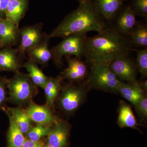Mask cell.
Masks as SVG:
<instances>
[{"instance_id":"e0dca14e","label":"cell","mask_w":147,"mask_h":147,"mask_svg":"<svg viewBox=\"0 0 147 147\" xmlns=\"http://www.w3.org/2000/svg\"><path fill=\"white\" fill-rule=\"evenodd\" d=\"M118 112L117 123L121 128H137L139 124L131 107L127 103L121 100L119 102Z\"/></svg>"},{"instance_id":"52a82bcc","label":"cell","mask_w":147,"mask_h":147,"mask_svg":"<svg viewBox=\"0 0 147 147\" xmlns=\"http://www.w3.org/2000/svg\"><path fill=\"white\" fill-rule=\"evenodd\" d=\"M110 69L121 82L137 83V65L128 56L116 59L109 64Z\"/></svg>"},{"instance_id":"83f0119b","label":"cell","mask_w":147,"mask_h":147,"mask_svg":"<svg viewBox=\"0 0 147 147\" xmlns=\"http://www.w3.org/2000/svg\"><path fill=\"white\" fill-rule=\"evenodd\" d=\"M133 7L134 9L133 10L136 15L146 17L147 0H134Z\"/></svg>"},{"instance_id":"d590c367","label":"cell","mask_w":147,"mask_h":147,"mask_svg":"<svg viewBox=\"0 0 147 147\" xmlns=\"http://www.w3.org/2000/svg\"><path fill=\"white\" fill-rule=\"evenodd\" d=\"M1 71V69H0V71Z\"/></svg>"},{"instance_id":"ba28073f","label":"cell","mask_w":147,"mask_h":147,"mask_svg":"<svg viewBox=\"0 0 147 147\" xmlns=\"http://www.w3.org/2000/svg\"><path fill=\"white\" fill-rule=\"evenodd\" d=\"M24 110L32 121L36 124L52 127L58 120L47 105H37L32 100Z\"/></svg>"},{"instance_id":"7c38bea8","label":"cell","mask_w":147,"mask_h":147,"mask_svg":"<svg viewBox=\"0 0 147 147\" xmlns=\"http://www.w3.org/2000/svg\"><path fill=\"white\" fill-rule=\"evenodd\" d=\"M136 17L133 9L130 7H125L119 13L115 28L120 34L128 36L137 24Z\"/></svg>"},{"instance_id":"9a60e30c","label":"cell","mask_w":147,"mask_h":147,"mask_svg":"<svg viewBox=\"0 0 147 147\" xmlns=\"http://www.w3.org/2000/svg\"><path fill=\"white\" fill-rule=\"evenodd\" d=\"M62 79L61 76L56 78L49 77L43 89L45 92L46 105L50 109L54 108L55 101L62 89Z\"/></svg>"},{"instance_id":"836d02e7","label":"cell","mask_w":147,"mask_h":147,"mask_svg":"<svg viewBox=\"0 0 147 147\" xmlns=\"http://www.w3.org/2000/svg\"><path fill=\"white\" fill-rule=\"evenodd\" d=\"M42 147H54L53 146H51V145H50L48 144H47L46 145H43V146Z\"/></svg>"},{"instance_id":"4316f807","label":"cell","mask_w":147,"mask_h":147,"mask_svg":"<svg viewBox=\"0 0 147 147\" xmlns=\"http://www.w3.org/2000/svg\"><path fill=\"white\" fill-rule=\"evenodd\" d=\"M140 120L143 121L147 119V95L144 93L141 99L134 107Z\"/></svg>"},{"instance_id":"30bf717a","label":"cell","mask_w":147,"mask_h":147,"mask_svg":"<svg viewBox=\"0 0 147 147\" xmlns=\"http://www.w3.org/2000/svg\"><path fill=\"white\" fill-rule=\"evenodd\" d=\"M68 66L62 72L61 77L62 79L71 82H81L86 76L88 67L86 64L80 59L67 57Z\"/></svg>"},{"instance_id":"484cf974","label":"cell","mask_w":147,"mask_h":147,"mask_svg":"<svg viewBox=\"0 0 147 147\" xmlns=\"http://www.w3.org/2000/svg\"><path fill=\"white\" fill-rule=\"evenodd\" d=\"M137 67L143 78L147 76V49L143 48L137 51Z\"/></svg>"},{"instance_id":"4fadbf2b","label":"cell","mask_w":147,"mask_h":147,"mask_svg":"<svg viewBox=\"0 0 147 147\" xmlns=\"http://www.w3.org/2000/svg\"><path fill=\"white\" fill-rule=\"evenodd\" d=\"M93 2L99 15L105 20L111 21L120 10L123 0H94Z\"/></svg>"},{"instance_id":"1f68e13d","label":"cell","mask_w":147,"mask_h":147,"mask_svg":"<svg viewBox=\"0 0 147 147\" xmlns=\"http://www.w3.org/2000/svg\"><path fill=\"white\" fill-rule=\"evenodd\" d=\"M138 85L141 89L143 91L146 92L147 91V81L145 80L144 82H138Z\"/></svg>"},{"instance_id":"3957f363","label":"cell","mask_w":147,"mask_h":147,"mask_svg":"<svg viewBox=\"0 0 147 147\" xmlns=\"http://www.w3.org/2000/svg\"><path fill=\"white\" fill-rule=\"evenodd\" d=\"M6 87L9 91L8 100L18 105H22L32 101L37 92L28 74L18 71L14 76L6 79Z\"/></svg>"},{"instance_id":"5b68a950","label":"cell","mask_w":147,"mask_h":147,"mask_svg":"<svg viewBox=\"0 0 147 147\" xmlns=\"http://www.w3.org/2000/svg\"><path fill=\"white\" fill-rule=\"evenodd\" d=\"M88 88L86 82L79 86L69 84L63 87L57 98L61 110L69 115L75 113L86 100Z\"/></svg>"},{"instance_id":"5bb4252c","label":"cell","mask_w":147,"mask_h":147,"mask_svg":"<svg viewBox=\"0 0 147 147\" xmlns=\"http://www.w3.org/2000/svg\"><path fill=\"white\" fill-rule=\"evenodd\" d=\"M19 36L18 26L5 18H0V42L1 45L14 44Z\"/></svg>"},{"instance_id":"7402d4cb","label":"cell","mask_w":147,"mask_h":147,"mask_svg":"<svg viewBox=\"0 0 147 147\" xmlns=\"http://www.w3.org/2000/svg\"><path fill=\"white\" fill-rule=\"evenodd\" d=\"M6 110L13 117L14 121L24 134H26L32 126V121L25 110L21 108H7Z\"/></svg>"},{"instance_id":"e575fe53","label":"cell","mask_w":147,"mask_h":147,"mask_svg":"<svg viewBox=\"0 0 147 147\" xmlns=\"http://www.w3.org/2000/svg\"><path fill=\"white\" fill-rule=\"evenodd\" d=\"M0 46H1V42H0Z\"/></svg>"},{"instance_id":"cb8c5ba5","label":"cell","mask_w":147,"mask_h":147,"mask_svg":"<svg viewBox=\"0 0 147 147\" xmlns=\"http://www.w3.org/2000/svg\"><path fill=\"white\" fill-rule=\"evenodd\" d=\"M131 45L135 47L144 48L147 46V26L144 23H138L128 36Z\"/></svg>"},{"instance_id":"8992f818","label":"cell","mask_w":147,"mask_h":147,"mask_svg":"<svg viewBox=\"0 0 147 147\" xmlns=\"http://www.w3.org/2000/svg\"><path fill=\"white\" fill-rule=\"evenodd\" d=\"M86 34H74L65 38V39L51 50L52 57L58 65L62 64L64 56H75L81 59L85 54Z\"/></svg>"},{"instance_id":"d4e9b609","label":"cell","mask_w":147,"mask_h":147,"mask_svg":"<svg viewBox=\"0 0 147 147\" xmlns=\"http://www.w3.org/2000/svg\"><path fill=\"white\" fill-rule=\"evenodd\" d=\"M52 127L41 124H36L35 126H32L26 134L27 139L34 142H39L42 137L49 135Z\"/></svg>"},{"instance_id":"f546056e","label":"cell","mask_w":147,"mask_h":147,"mask_svg":"<svg viewBox=\"0 0 147 147\" xmlns=\"http://www.w3.org/2000/svg\"><path fill=\"white\" fill-rule=\"evenodd\" d=\"M10 0H0V18H5L6 9Z\"/></svg>"},{"instance_id":"4dcf8cb0","label":"cell","mask_w":147,"mask_h":147,"mask_svg":"<svg viewBox=\"0 0 147 147\" xmlns=\"http://www.w3.org/2000/svg\"><path fill=\"white\" fill-rule=\"evenodd\" d=\"M43 145L44 144L40 141L34 142L26 139L24 144L21 147H42Z\"/></svg>"},{"instance_id":"7a4b0ae2","label":"cell","mask_w":147,"mask_h":147,"mask_svg":"<svg viewBox=\"0 0 147 147\" xmlns=\"http://www.w3.org/2000/svg\"><path fill=\"white\" fill-rule=\"evenodd\" d=\"M106 28L102 17L96 10L92 1L80 3L79 7L66 16L49 37H66L74 34L99 33Z\"/></svg>"},{"instance_id":"ac0fdd59","label":"cell","mask_w":147,"mask_h":147,"mask_svg":"<svg viewBox=\"0 0 147 147\" xmlns=\"http://www.w3.org/2000/svg\"><path fill=\"white\" fill-rule=\"evenodd\" d=\"M49 38L48 36L45 40H41L38 45L27 51L31 60L41 64H46L50 61L52 58V54L48 47Z\"/></svg>"},{"instance_id":"f1b7e54d","label":"cell","mask_w":147,"mask_h":147,"mask_svg":"<svg viewBox=\"0 0 147 147\" xmlns=\"http://www.w3.org/2000/svg\"><path fill=\"white\" fill-rule=\"evenodd\" d=\"M6 88V79H0V110L6 108L8 100Z\"/></svg>"},{"instance_id":"603a6c76","label":"cell","mask_w":147,"mask_h":147,"mask_svg":"<svg viewBox=\"0 0 147 147\" xmlns=\"http://www.w3.org/2000/svg\"><path fill=\"white\" fill-rule=\"evenodd\" d=\"M24 67L28 72V74L34 84L37 87L44 88L49 77L40 70L36 63L30 59L24 64Z\"/></svg>"},{"instance_id":"277c9868","label":"cell","mask_w":147,"mask_h":147,"mask_svg":"<svg viewBox=\"0 0 147 147\" xmlns=\"http://www.w3.org/2000/svg\"><path fill=\"white\" fill-rule=\"evenodd\" d=\"M122 82L110 69L109 65L98 64L92 66L89 77L86 83L90 88L118 93Z\"/></svg>"},{"instance_id":"6da1fadb","label":"cell","mask_w":147,"mask_h":147,"mask_svg":"<svg viewBox=\"0 0 147 147\" xmlns=\"http://www.w3.org/2000/svg\"><path fill=\"white\" fill-rule=\"evenodd\" d=\"M132 46L128 38L115 28H105L95 36L87 38L84 57L91 66L98 64L109 65L116 59L129 56L133 50Z\"/></svg>"},{"instance_id":"8fae6325","label":"cell","mask_w":147,"mask_h":147,"mask_svg":"<svg viewBox=\"0 0 147 147\" xmlns=\"http://www.w3.org/2000/svg\"><path fill=\"white\" fill-rule=\"evenodd\" d=\"M21 36L19 50L24 53L41 42L42 34L40 27L37 26L25 27L19 32Z\"/></svg>"},{"instance_id":"d6a6232c","label":"cell","mask_w":147,"mask_h":147,"mask_svg":"<svg viewBox=\"0 0 147 147\" xmlns=\"http://www.w3.org/2000/svg\"><path fill=\"white\" fill-rule=\"evenodd\" d=\"M77 1L80 3H82L87 2L89 1L92 0H77Z\"/></svg>"},{"instance_id":"ffe728a7","label":"cell","mask_w":147,"mask_h":147,"mask_svg":"<svg viewBox=\"0 0 147 147\" xmlns=\"http://www.w3.org/2000/svg\"><path fill=\"white\" fill-rule=\"evenodd\" d=\"M9 121V127L7 133V147H21L26 138L14 121L13 117L5 110Z\"/></svg>"},{"instance_id":"d6986e66","label":"cell","mask_w":147,"mask_h":147,"mask_svg":"<svg viewBox=\"0 0 147 147\" xmlns=\"http://www.w3.org/2000/svg\"><path fill=\"white\" fill-rule=\"evenodd\" d=\"M140 88L138 82L135 83L122 82L119 87L118 93L135 107L142 98L144 93Z\"/></svg>"},{"instance_id":"2e32d148","label":"cell","mask_w":147,"mask_h":147,"mask_svg":"<svg viewBox=\"0 0 147 147\" xmlns=\"http://www.w3.org/2000/svg\"><path fill=\"white\" fill-rule=\"evenodd\" d=\"M20 64L17 52L12 48L0 50V69L16 72L18 71Z\"/></svg>"},{"instance_id":"9c48e42d","label":"cell","mask_w":147,"mask_h":147,"mask_svg":"<svg viewBox=\"0 0 147 147\" xmlns=\"http://www.w3.org/2000/svg\"><path fill=\"white\" fill-rule=\"evenodd\" d=\"M69 132V126L67 123L58 120L47 136V144L54 147H67Z\"/></svg>"},{"instance_id":"44dd1931","label":"cell","mask_w":147,"mask_h":147,"mask_svg":"<svg viewBox=\"0 0 147 147\" xmlns=\"http://www.w3.org/2000/svg\"><path fill=\"white\" fill-rule=\"evenodd\" d=\"M28 0H10L5 11V18L18 26L26 9Z\"/></svg>"}]
</instances>
